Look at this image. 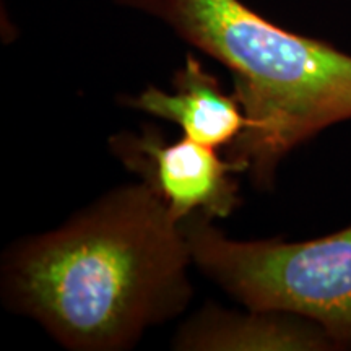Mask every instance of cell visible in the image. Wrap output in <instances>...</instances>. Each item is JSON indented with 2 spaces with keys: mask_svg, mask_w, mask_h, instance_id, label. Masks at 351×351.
Masks as SVG:
<instances>
[{
  "mask_svg": "<svg viewBox=\"0 0 351 351\" xmlns=\"http://www.w3.org/2000/svg\"><path fill=\"white\" fill-rule=\"evenodd\" d=\"M182 223L143 181L112 189L2 261V296L77 351H122L192 300Z\"/></svg>",
  "mask_w": 351,
  "mask_h": 351,
  "instance_id": "obj_1",
  "label": "cell"
},
{
  "mask_svg": "<svg viewBox=\"0 0 351 351\" xmlns=\"http://www.w3.org/2000/svg\"><path fill=\"white\" fill-rule=\"evenodd\" d=\"M163 21L232 73L245 116L226 158L269 191L293 150L351 121V54L271 23L241 0H117Z\"/></svg>",
  "mask_w": 351,
  "mask_h": 351,
  "instance_id": "obj_2",
  "label": "cell"
},
{
  "mask_svg": "<svg viewBox=\"0 0 351 351\" xmlns=\"http://www.w3.org/2000/svg\"><path fill=\"white\" fill-rule=\"evenodd\" d=\"M182 230L194 265L244 307L304 315L351 348V226L296 243L238 241L195 213Z\"/></svg>",
  "mask_w": 351,
  "mask_h": 351,
  "instance_id": "obj_3",
  "label": "cell"
},
{
  "mask_svg": "<svg viewBox=\"0 0 351 351\" xmlns=\"http://www.w3.org/2000/svg\"><path fill=\"white\" fill-rule=\"evenodd\" d=\"M109 150L127 169L140 176L163 200L171 217L182 223L192 215L228 218L241 205L238 166L219 158L217 148L184 137L168 142L153 127L121 132Z\"/></svg>",
  "mask_w": 351,
  "mask_h": 351,
  "instance_id": "obj_4",
  "label": "cell"
},
{
  "mask_svg": "<svg viewBox=\"0 0 351 351\" xmlns=\"http://www.w3.org/2000/svg\"><path fill=\"white\" fill-rule=\"evenodd\" d=\"M178 351H332L335 341L314 320L278 309L231 311L207 304L173 339Z\"/></svg>",
  "mask_w": 351,
  "mask_h": 351,
  "instance_id": "obj_5",
  "label": "cell"
},
{
  "mask_svg": "<svg viewBox=\"0 0 351 351\" xmlns=\"http://www.w3.org/2000/svg\"><path fill=\"white\" fill-rule=\"evenodd\" d=\"M173 93L150 85L135 96H124L127 108L138 109L179 125L184 137L212 148L231 147L243 134L245 116L234 93L221 83L194 54H187L173 75Z\"/></svg>",
  "mask_w": 351,
  "mask_h": 351,
  "instance_id": "obj_6",
  "label": "cell"
}]
</instances>
